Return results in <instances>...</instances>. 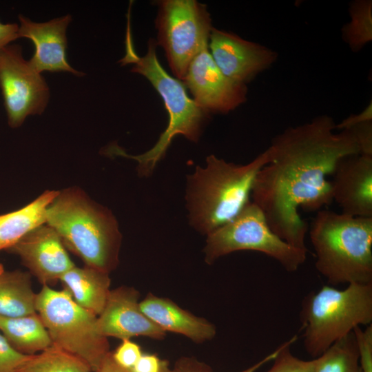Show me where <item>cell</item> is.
Masks as SVG:
<instances>
[{"label":"cell","mask_w":372,"mask_h":372,"mask_svg":"<svg viewBox=\"0 0 372 372\" xmlns=\"http://www.w3.org/2000/svg\"><path fill=\"white\" fill-rule=\"evenodd\" d=\"M332 175L333 200L342 213L372 218V156H345L338 161Z\"/></svg>","instance_id":"16"},{"label":"cell","mask_w":372,"mask_h":372,"mask_svg":"<svg viewBox=\"0 0 372 372\" xmlns=\"http://www.w3.org/2000/svg\"><path fill=\"white\" fill-rule=\"evenodd\" d=\"M18 30V24L3 23L0 19V49L19 38Z\"/></svg>","instance_id":"33"},{"label":"cell","mask_w":372,"mask_h":372,"mask_svg":"<svg viewBox=\"0 0 372 372\" xmlns=\"http://www.w3.org/2000/svg\"><path fill=\"white\" fill-rule=\"evenodd\" d=\"M296 340V337H293L279 347L273 364L266 372H314L316 358L304 360L291 352L290 347Z\"/></svg>","instance_id":"25"},{"label":"cell","mask_w":372,"mask_h":372,"mask_svg":"<svg viewBox=\"0 0 372 372\" xmlns=\"http://www.w3.org/2000/svg\"><path fill=\"white\" fill-rule=\"evenodd\" d=\"M353 333L356 341L362 372H372V324L364 329L355 327Z\"/></svg>","instance_id":"27"},{"label":"cell","mask_w":372,"mask_h":372,"mask_svg":"<svg viewBox=\"0 0 372 372\" xmlns=\"http://www.w3.org/2000/svg\"><path fill=\"white\" fill-rule=\"evenodd\" d=\"M36 311L52 344L76 355L96 372L110 352L107 338L97 329V316L78 305L65 291L43 285Z\"/></svg>","instance_id":"7"},{"label":"cell","mask_w":372,"mask_h":372,"mask_svg":"<svg viewBox=\"0 0 372 372\" xmlns=\"http://www.w3.org/2000/svg\"><path fill=\"white\" fill-rule=\"evenodd\" d=\"M143 353L141 347L130 339L123 340L116 350L112 352L114 360L119 366L131 369Z\"/></svg>","instance_id":"28"},{"label":"cell","mask_w":372,"mask_h":372,"mask_svg":"<svg viewBox=\"0 0 372 372\" xmlns=\"http://www.w3.org/2000/svg\"><path fill=\"white\" fill-rule=\"evenodd\" d=\"M18 372H93L81 358L54 344L28 355Z\"/></svg>","instance_id":"22"},{"label":"cell","mask_w":372,"mask_h":372,"mask_svg":"<svg viewBox=\"0 0 372 372\" xmlns=\"http://www.w3.org/2000/svg\"><path fill=\"white\" fill-rule=\"evenodd\" d=\"M333 119L320 115L276 135L267 149L269 161L258 172L251 196L269 226L289 245L307 250L308 223L299 208L313 211L333 202L332 175L342 158L360 154L350 130L335 132Z\"/></svg>","instance_id":"1"},{"label":"cell","mask_w":372,"mask_h":372,"mask_svg":"<svg viewBox=\"0 0 372 372\" xmlns=\"http://www.w3.org/2000/svg\"><path fill=\"white\" fill-rule=\"evenodd\" d=\"M314 372H362L353 332L335 342L316 358Z\"/></svg>","instance_id":"23"},{"label":"cell","mask_w":372,"mask_h":372,"mask_svg":"<svg viewBox=\"0 0 372 372\" xmlns=\"http://www.w3.org/2000/svg\"><path fill=\"white\" fill-rule=\"evenodd\" d=\"M4 271L3 267L1 264H0V274Z\"/></svg>","instance_id":"35"},{"label":"cell","mask_w":372,"mask_h":372,"mask_svg":"<svg viewBox=\"0 0 372 372\" xmlns=\"http://www.w3.org/2000/svg\"><path fill=\"white\" fill-rule=\"evenodd\" d=\"M31 274L14 270L0 274V316L17 318L37 313Z\"/></svg>","instance_id":"21"},{"label":"cell","mask_w":372,"mask_h":372,"mask_svg":"<svg viewBox=\"0 0 372 372\" xmlns=\"http://www.w3.org/2000/svg\"><path fill=\"white\" fill-rule=\"evenodd\" d=\"M210 54L222 73L242 84L268 69L277 59V53L260 43L213 28L209 40Z\"/></svg>","instance_id":"12"},{"label":"cell","mask_w":372,"mask_h":372,"mask_svg":"<svg viewBox=\"0 0 372 372\" xmlns=\"http://www.w3.org/2000/svg\"><path fill=\"white\" fill-rule=\"evenodd\" d=\"M18 17L19 38H28L34 45V54L28 62L35 71L41 74L48 71L85 74L74 69L67 60L66 30L72 21L70 14L42 23L34 22L22 14Z\"/></svg>","instance_id":"15"},{"label":"cell","mask_w":372,"mask_h":372,"mask_svg":"<svg viewBox=\"0 0 372 372\" xmlns=\"http://www.w3.org/2000/svg\"><path fill=\"white\" fill-rule=\"evenodd\" d=\"M360 147V154L372 156V121L351 127Z\"/></svg>","instance_id":"31"},{"label":"cell","mask_w":372,"mask_h":372,"mask_svg":"<svg viewBox=\"0 0 372 372\" xmlns=\"http://www.w3.org/2000/svg\"><path fill=\"white\" fill-rule=\"evenodd\" d=\"M269 161L267 149L245 165L207 156L205 167L197 166L187 178L190 224L207 236L234 218L250 201L255 178Z\"/></svg>","instance_id":"3"},{"label":"cell","mask_w":372,"mask_h":372,"mask_svg":"<svg viewBox=\"0 0 372 372\" xmlns=\"http://www.w3.org/2000/svg\"><path fill=\"white\" fill-rule=\"evenodd\" d=\"M96 372H132L130 369H125L114 360L112 352L110 351L103 360Z\"/></svg>","instance_id":"34"},{"label":"cell","mask_w":372,"mask_h":372,"mask_svg":"<svg viewBox=\"0 0 372 372\" xmlns=\"http://www.w3.org/2000/svg\"><path fill=\"white\" fill-rule=\"evenodd\" d=\"M207 236L204 253L207 264L234 251L249 250L272 258L293 272L307 258V251L289 245L276 234L261 209L251 201L234 218Z\"/></svg>","instance_id":"8"},{"label":"cell","mask_w":372,"mask_h":372,"mask_svg":"<svg viewBox=\"0 0 372 372\" xmlns=\"http://www.w3.org/2000/svg\"><path fill=\"white\" fill-rule=\"evenodd\" d=\"M43 285L52 284L74 267L57 232L47 224L41 225L8 249Z\"/></svg>","instance_id":"13"},{"label":"cell","mask_w":372,"mask_h":372,"mask_svg":"<svg viewBox=\"0 0 372 372\" xmlns=\"http://www.w3.org/2000/svg\"><path fill=\"white\" fill-rule=\"evenodd\" d=\"M132 372H173L167 360L154 353H143Z\"/></svg>","instance_id":"30"},{"label":"cell","mask_w":372,"mask_h":372,"mask_svg":"<svg viewBox=\"0 0 372 372\" xmlns=\"http://www.w3.org/2000/svg\"><path fill=\"white\" fill-rule=\"evenodd\" d=\"M59 192L47 190L25 207L0 215V250H7L27 234L46 224L47 209Z\"/></svg>","instance_id":"19"},{"label":"cell","mask_w":372,"mask_h":372,"mask_svg":"<svg viewBox=\"0 0 372 372\" xmlns=\"http://www.w3.org/2000/svg\"><path fill=\"white\" fill-rule=\"evenodd\" d=\"M0 332L16 351L24 355L40 353L52 344L37 313L17 318L0 316Z\"/></svg>","instance_id":"20"},{"label":"cell","mask_w":372,"mask_h":372,"mask_svg":"<svg viewBox=\"0 0 372 372\" xmlns=\"http://www.w3.org/2000/svg\"><path fill=\"white\" fill-rule=\"evenodd\" d=\"M156 20L157 45L165 50L173 74L183 80L196 56L208 48L213 29L206 5L196 0H161Z\"/></svg>","instance_id":"9"},{"label":"cell","mask_w":372,"mask_h":372,"mask_svg":"<svg viewBox=\"0 0 372 372\" xmlns=\"http://www.w3.org/2000/svg\"><path fill=\"white\" fill-rule=\"evenodd\" d=\"M46 224L65 247L88 266L107 273L118 263L121 234L109 209L78 187L59 191L48 206Z\"/></svg>","instance_id":"2"},{"label":"cell","mask_w":372,"mask_h":372,"mask_svg":"<svg viewBox=\"0 0 372 372\" xmlns=\"http://www.w3.org/2000/svg\"><path fill=\"white\" fill-rule=\"evenodd\" d=\"M63 290L80 307L98 316L110 291L109 273L88 267H73L59 279Z\"/></svg>","instance_id":"18"},{"label":"cell","mask_w":372,"mask_h":372,"mask_svg":"<svg viewBox=\"0 0 372 372\" xmlns=\"http://www.w3.org/2000/svg\"><path fill=\"white\" fill-rule=\"evenodd\" d=\"M309 229L316 269L331 286L372 283V218L323 209Z\"/></svg>","instance_id":"5"},{"label":"cell","mask_w":372,"mask_h":372,"mask_svg":"<svg viewBox=\"0 0 372 372\" xmlns=\"http://www.w3.org/2000/svg\"><path fill=\"white\" fill-rule=\"evenodd\" d=\"M372 121V106L371 103L358 114H352L344 119L341 123L335 125V129L344 130L366 122Z\"/></svg>","instance_id":"32"},{"label":"cell","mask_w":372,"mask_h":372,"mask_svg":"<svg viewBox=\"0 0 372 372\" xmlns=\"http://www.w3.org/2000/svg\"><path fill=\"white\" fill-rule=\"evenodd\" d=\"M28 357L16 351L0 332V372H18Z\"/></svg>","instance_id":"29"},{"label":"cell","mask_w":372,"mask_h":372,"mask_svg":"<svg viewBox=\"0 0 372 372\" xmlns=\"http://www.w3.org/2000/svg\"><path fill=\"white\" fill-rule=\"evenodd\" d=\"M0 89L8 123L12 128L20 127L30 115L41 114L50 98L44 77L24 59L18 44L0 49Z\"/></svg>","instance_id":"10"},{"label":"cell","mask_w":372,"mask_h":372,"mask_svg":"<svg viewBox=\"0 0 372 372\" xmlns=\"http://www.w3.org/2000/svg\"><path fill=\"white\" fill-rule=\"evenodd\" d=\"M156 41L149 39L146 54L140 56L134 48L128 26L125 54L119 62L122 65L132 64V72L145 76L160 94L169 114L167 127L156 144L142 154L130 155L114 144L106 149L108 156H119L136 161L138 172L142 176L152 172L176 135L180 134L191 141L197 142L208 116V114L189 97L183 83L173 78L161 66L156 56Z\"/></svg>","instance_id":"4"},{"label":"cell","mask_w":372,"mask_h":372,"mask_svg":"<svg viewBox=\"0 0 372 372\" xmlns=\"http://www.w3.org/2000/svg\"><path fill=\"white\" fill-rule=\"evenodd\" d=\"M139 293L133 287L122 286L110 290L101 313L97 316V329L105 338L127 340L145 336L162 340L166 332L141 311Z\"/></svg>","instance_id":"14"},{"label":"cell","mask_w":372,"mask_h":372,"mask_svg":"<svg viewBox=\"0 0 372 372\" xmlns=\"http://www.w3.org/2000/svg\"><path fill=\"white\" fill-rule=\"evenodd\" d=\"M183 81L190 90L196 104L207 114L228 113L247 99V85L235 82L222 73L209 47L192 60Z\"/></svg>","instance_id":"11"},{"label":"cell","mask_w":372,"mask_h":372,"mask_svg":"<svg viewBox=\"0 0 372 372\" xmlns=\"http://www.w3.org/2000/svg\"><path fill=\"white\" fill-rule=\"evenodd\" d=\"M139 304L143 313L165 332L183 335L196 343L211 340L216 334L214 324L169 299L149 293Z\"/></svg>","instance_id":"17"},{"label":"cell","mask_w":372,"mask_h":372,"mask_svg":"<svg viewBox=\"0 0 372 372\" xmlns=\"http://www.w3.org/2000/svg\"><path fill=\"white\" fill-rule=\"evenodd\" d=\"M351 21L342 29V36L352 50L358 51L372 39V3L356 1L350 7Z\"/></svg>","instance_id":"24"},{"label":"cell","mask_w":372,"mask_h":372,"mask_svg":"<svg viewBox=\"0 0 372 372\" xmlns=\"http://www.w3.org/2000/svg\"><path fill=\"white\" fill-rule=\"evenodd\" d=\"M300 320L304 348L316 358L355 327L372 324V283L344 289L324 285L311 291L302 302Z\"/></svg>","instance_id":"6"},{"label":"cell","mask_w":372,"mask_h":372,"mask_svg":"<svg viewBox=\"0 0 372 372\" xmlns=\"http://www.w3.org/2000/svg\"><path fill=\"white\" fill-rule=\"evenodd\" d=\"M279 351L278 347L257 363L240 372H256L259 368L273 360ZM173 372H212L211 369L205 363L192 357H181L176 362Z\"/></svg>","instance_id":"26"}]
</instances>
